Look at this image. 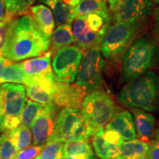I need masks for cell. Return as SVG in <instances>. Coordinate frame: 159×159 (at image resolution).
I'll return each mask as SVG.
<instances>
[{
  "instance_id": "obj_1",
  "label": "cell",
  "mask_w": 159,
  "mask_h": 159,
  "mask_svg": "<svg viewBox=\"0 0 159 159\" xmlns=\"http://www.w3.org/2000/svg\"><path fill=\"white\" fill-rule=\"evenodd\" d=\"M50 41L41 33L31 15L21 16L8 23L2 56L13 62L41 56L49 49Z\"/></svg>"
},
{
  "instance_id": "obj_2",
  "label": "cell",
  "mask_w": 159,
  "mask_h": 159,
  "mask_svg": "<svg viewBox=\"0 0 159 159\" xmlns=\"http://www.w3.org/2000/svg\"><path fill=\"white\" fill-rule=\"evenodd\" d=\"M119 103L130 108L155 111L159 108V77L153 71L127 83L117 95Z\"/></svg>"
},
{
  "instance_id": "obj_3",
  "label": "cell",
  "mask_w": 159,
  "mask_h": 159,
  "mask_svg": "<svg viewBox=\"0 0 159 159\" xmlns=\"http://www.w3.org/2000/svg\"><path fill=\"white\" fill-rule=\"evenodd\" d=\"M158 48L153 41L142 38L131 43L123 56L121 81L128 83L141 77L153 65Z\"/></svg>"
},
{
  "instance_id": "obj_4",
  "label": "cell",
  "mask_w": 159,
  "mask_h": 159,
  "mask_svg": "<svg viewBox=\"0 0 159 159\" xmlns=\"http://www.w3.org/2000/svg\"><path fill=\"white\" fill-rule=\"evenodd\" d=\"M96 132L80 109L64 108L57 116L54 131L48 141L64 143L87 141Z\"/></svg>"
},
{
  "instance_id": "obj_5",
  "label": "cell",
  "mask_w": 159,
  "mask_h": 159,
  "mask_svg": "<svg viewBox=\"0 0 159 159\" xmlns=\"http://www.w3.org/2000/svg\"><path fill=\"white\" fill-rule=\"evenodd\" d=\"M139 23L116 22L107 30L100 45L104 59L116 61L130 47L139 30Z\"/></svg>"
},
{
  "instance_id": "obj_6",
  "label": "cell",
  "mask_w": 159,
  "mask_h": 159,
  "mask_svg": "<svg viewBox=\"0 0 159 159\" xmlns=\"http://www.w3.org/2000/svg\"><path fill=\"white\" fill-rule=\"evenodd\" d=\"M116 111L112 97L101 90L89 93L84 97L81 105L83 116L96 131L108 124Z\"/></svg>"
},
{
  "instance_id": "obj_7",
  "label": "cell",
  "mask_w": 159,
  "mask_h": 159,
  "mask_svg": "<svg viewBox=\"0 0 159 159\" xmlns=\"http://www.w3.org/2000/svg\"><path fill=\"white\" fill-rule=\"evenodd\" d=\"M105 65L100 46H95L83 52L76 84L82 87L87 94L99 90L103 85L102 71Z\"/></svg>"
},
{
  "instance_id": "obj_8",
  "label": "cell",
  "mask_w": 159,
  "mask_h": 159,
  "mask_svg": "<svg viewBox=\"0 0 159 159\" xmlns=\"http://www.w3.org/2000/svg\"><path fill=\"white\" fill-rule=\"evenodd\" d=\"M0 97L4 111L2 132H5L21 124L20 116L27 102L26 89L22 85L4 83L0 85Z\"/></svg>"
},
{
  "instance_id": "obj_9",
  "label": "cell",
  "mask_w": 159,
  "mask_h": 159,
  "mask_svg": "<svg viewBox=\"0 0 159 159\" xmlns=\"http://www.w3.org/2000/svg\"><path fill=\"white\" fill-rule=\"evenodd\" d=\"M83 52L78 46L69 45L55 52L52 71L57 82L71 83L76 79Z\"/></svg>"
},
{
  "instance_id": "obj_10",
  "label": "cell",
  "mask_w": 159,
  "mask_h": 159,
  "mask_svg": "<svg viewBox=\"0 0 159 159\" xmlns=\"http://www.w3.org/2000/svg\"><path fill=\"white\" fill-rule=\"evenodd\" d=\"M109 11L116 22L141 23L151 14L152 0H110Z\"/></svg>"
},
{
  "instance_id": "obj_11",
  "label": "cell",
  "mask_w": 159,
  "mask_h": 159,
  "mask_svg": "<svg viewBox=\"0 0 159 159\" xmlns=\"http://www.w3.org/2000/svg\"><path fill=\"white\" fill-rule=\"evenodd\" d=\"M60 107L55 103L43 105L31 127L33 145H43L48 142L54 131Z\"/></svg>"
},
{
  "instance_id": "obj_12",
  "label": "cell",
  "mask_w": 159,
  "mask_h": 159,
  "mask_svg": "<svg viewBox=\"0 0 159 159\" xmlns=\"http://www.w3.org/2000/svg\"><path fill=\"white\" fill-rule=\"evenodd\" d=\"M53 53L49 50L36 58H32L22 62L25 74L26 86H30L35 83L46 80H55L51 66V57Z\"/></svg>"
},
{
  "instance_id": "obj_13",
  "label": "cell",
  "mask_w": 159,
  "mask_h": 159,
  "mask_svg": "<svg viewBox=\"0 0 159 159\" xmlns=\"http://www.w3.org/2000/svg\"><path fill=\"white\" fill-rule=\"evenodd\" d=\"M86 94V91L77 84L55 80L52 94L53 103L58 107L80 109Z\"/></svg>"
},
{
  "instance_id": "obj_14",
  "label": "cell",
  "mask_w": 159,
  "mask_h": 159,
  "mask_svg": "<svg viewBox=\"0 0 159 159\" xmlns=\"http://www.w3.org/2000/svg\"><path fill=\"white\" fill-rule=\"evenodd\" d=\"M72 30L77 46L83 52L95 46H100L104 38V35L91 30L84 18H76L74 20Z\"/></svg>"
},
{
  "instance_id": "obj_15",
  "label": "cell",
  "mask_w": 159,
  "mask_h": 159,
  "mask_svg": "<svg viewBox=\"0 0 159 159\" xmlns=\"http://www.w3.org/2000/svg\"><path fill=\"white\" fill-rule=\"evenodd\" d=\"M135 128L139 139L147 143L150 142L156 130L155 116L148 111L139 108H131Z\"/></svg>"
},
{
  "instance_id": "obj_16",
  "label": "cell",
  "mask_w": 159,
  "mask_h": 159,
  "mask_svg": "<svg viewBox=\"0 0 159 159\" xmlns=\"http://www.w3.org/2000/svg\"><path fill=\"white\" fill-rule=\"evenodd\" d=\"M105 129L116 131L126 141L137 138L134 118L128 111H116L110 122L105 125Z\"/></svg>"
},
{
  "instance_id": "obj_17",
  "label": "cell",
  "mask_w": 159,
  "mask_h": 159,
  "mask_svg": "<svg viewBox=\"0 0 159 159\" xmlns=\"http://www.w3.org/2000/svg\"><path fill=\"white\" fill-rule=\"evenodd\" d=\"M30 13L41 33L47 39L51 40L55 22L50 9L43 5H38L31 7Z\"/></svg>"
},
{
  "instance_id": "obj_18",
  "label": "cell",
  "mask_w": 159,
  "mask_h": 159,
  "mask_svg": "<svg viewBox=\"0 0 159 159\" xmlns=\"http://www.w3.org/2000/svg\"><path fill=\"white\" fill-rule=\"evenodd\" d=\"M75 11L76 18L97 14L107 21H111L110 11L105 0H81L75 7Z\"/></svg>"
},
{
  "instance_id": "obj_19",
  "label": "cell",
  "mask_w": 159,
  "mask_h": 159,
  "mask_svg": "<svg viewBox=\"0 0 159 159\" xmlns=\"http://www.w3.org/2000/svg\"><path fill=\"white\" fill-rule=\"evenodd\" d=\"M55 80L42 81L35 84L26 86V94L30 100L42 105L53 103L52 94Z\"/></svg>"
},
{
  "instance_id": "obj_20",
  "label": "cell",
  "mask_w": 159,
  "mask_h": 159,
  "mask_svg": "<svg viewBox=\"0 0 159 159\" xmlns=\"http://www.w3.org/2000/svg\"><path fill=\"white\" fill-rule=\"evenodd\" d=\"M95 153L100 159H119V145L109 142L104 136V128L99 129L92 138Z\"/></svg>"
},
{
  "instance_id": "obj_21",
  "label": "cell",
  "mask_w": 159,
  "mask_h": 159,
  "mask_svg": "<svg viewBox=\"0 0 159 159\" xmlns=\"http://www.w3.org/2000/svg\"><path fill=\"white\" fill-rule=\"evenodd\" d=\"M48 5L54 14L55 25L60 26L63 24H71L76 18L75 7L67 5L63 0H39Z\"/></svg>"
},
{
  "instance_id": "obj_22",
  "label": "cell",
  "mask_w": 159,
  "mask_h": 159,
  "mask_svg": "<svg viewBox=\"0 0 159 159\" xmlns=\"http://www.w3.org/2000/svg\"><path fill=\"white\" fill-rule=\"evenodd\" d=\"M51 47L49 49L53 54L62 47L69 46L76 42L73 34L71 24H63L57 27L53 32L51 37Z\"/></svg>"
},
{
  "instance_id": "obj_23",
  "label": "cell",
  "mask_w": 159,
  "mask_h": 159,
  "mask_svg": "<svg viewBox=\"0 0 159 159\" xmlns=\"http://www.w3.org/2000/svg\"><path fill=\"white\" fill-rule=\"evenodd\" d=\"M148 149L149 143L137 138L127 141L119 147V159H133L147 156Z\"/></svg>"
},
{
  "instance_id": "obj_24",
  "label": "cell",
  "mask_w": 159,
  "mask_h": 159,
  "mask_svg": "<svg viewBox=\"0 0 159 159\" xmlns=\"http://www.w3.org/2000/svg\"><path fill=\"white\" fill-rule=\"evenodd\" d=\"M8 22L16 18L29 14L35 0H3Z\"/></svg>"
},
{
  "instance_id": "obj_25",
  "label": "cell",
  "mask_w": 159,
  "mask_h": 159,
  "mask_svg": "<svg viewBox=\"0 0 159 159\" xmlns=\"http://www.w3.org/2000/svg\"><path fill=\"white\" fill-rule=\"evenodd\" d=\"M5 132L7 133V137L16 147L18 152L30 146L33 135L30 128L20 125L14 129Z\"/></svg>"
},
{
  "instance_id": "obj_26",
  "label": "cell",
  "mask_w": 159,
  "mask_h": 159,
  "mask_svg": "<svg viewBox=\"0 0 159 159\" xmlns=\"http://www.w3.org/2000/svg\"><path fill=\"white\" fill-rule=\"evenodd\" d=\"M25 82V74L24 72L22 63H13L11 61L4 69L1 83H23Z\"/></svg>"
},
{
  "instance_id": "obj_27",
  "label": "cell",
  "mask_w": 159,
  "mask_h": 159,
  "mask_svg": "<svg viewBox=\"0 0 159 159\" xmlns=\"http://www.w3.org/2000/svg\"><path fill=\"white\" fill-rule=\"evenodd\" d=\"M92 148L87 141L65 142L63 147V156H93Z\"/></svg>"
},
{
  "instance_id": "obj_28",
  "label": "cell",
  "mask_w": 159,
  "mask_h": 159,
  "mask_svg": "<svg viewBox=\"0 0 159 159\" xmlns=\"http://www.w3.org/2000/svg\"><path fill=\"white\" fill-rule=\"evenodd\" d=\"M43 106V105L42 104L33 102L30 99H27V102L20 116L21 125L27 128H31L41 111L42 110Z\"/></svg>"
},
{
  "instance_id": "obj_29",
  "label": "cell",
  "mask_w": 159,
  "mask_h": 159,
  "mask_svg": "<svg viewBox=\"0 0 159 159\" xmlns=\"http://www.w3.org/2000/svg\"><path fill=\"white\" fill-rule=\"evenodd\" d=\"M64 142L60 141H48L44 144L39 159H61Z\"/></svg>"
},
{
  "instance_id": "obj_30",
  "label": "cell",
  "mask_w": 159,
  "mask_h": 159,
  "mask_svg": "<svg viewBox=\"0 0 159 159\" xmlns=\"http://www.w3.org/2000/svg\"><path fill=\"white\" fill-rule=\"evenodd\" d=\"M18 150L7 137V133L4 132L0 136V158L13 159Z\"/></svg>"
},
{
  "instance_id": "obj_31",
  "label": "cell",
  "mask_w": 159,
  "mask_h": 159,
  "mask_svg": "<svg viewBox=\"0 0 159 159\" xmlns=\"http://www.w3.org/2000/svg\"><path fill=\"white\" fill-rule=\"evenodd\" d=\"M44 144L33 145L27 148L19 151L13 159H33L35 158L42 151Z\"/></svg>"
},
{
  "instance_id": "obj_32",
  "label": "cell",
  "mask_w": 159,
  "mask_h": 159,
  "mask_svg": "<svg viewBox=\"0 0 159 159\" xmlns=\"http://www.w3.org/2000/svg\"><path fill=\"white\" fill-rule=\"evenodd\" d=\"M147 158L148 159H159V129H156L153 136L149 142Z\"/></svg>"
},
{
  "instance_id": "obj_33",
  "label": "cell",
  "mask_w": 159,
  "mask_h": 159,
  "mask_svg": "<svg viewBox=\"0 0 159 159\" xmlns=\"http://www.w3.org/2000/svg\"><path fill=\"white\" fill-rule=\"evenodd\" d=\"M154 33L157 41L159 43V7H158L155 12L154 20Z\"/></svg>"
},
{
  "instance_id": "obj_34",
  "label": "cell",
  "mask_w": 159,
  "mask_h": 159,
  "mask_svg": "<svg viewBox=\"0 0 159 159\" xmlns=\"http://www.w3.org/2000/svg\"><path fill=\"white\" fill-rule=\"evenodd\" d=\"M11 62V61L5 58V57H0V84H2L1 78H2V75L4 69H5V67L6 66H7V64H9Z\"/></svg>"
},
{
  "instance_id": "obj_35",
  "label": "cell",
  "mask_w": 159,
  "mask_h": 159,
  "mask_svg": "<svg viewBox=\"0 0 159 159\" xmlns=\"http://www.w3.org/2000/svg\"><path fill=\"white\" fill-rule=\"evenodd\" d=\"M0 21H7L5 11V4H4L3 0H0Z\"/></svg>"
},
{
  "instance_id": "obj_36",
  "label": "cell",
  "mask_w": 159,
  "mask_h": 159,
  "mask_svg": "<svg viewBox=\"0 0 159 159\" xmlns=\"http://www.w3.org/2000/svg\"><path fill=\"white\" fill-rule=\"evenodd\" d=\"M61 159H97L94 155L93 156H69L62 157Z\"/></svg>"
},
{
  "instance_id": "obj_37",
  "label": "cell",
  "mask_w": 159,
  "mask_h": 159,
  "mask_svg": "<svg viewBox=\"0 0 159 159\" xmlns=\"http://www.w3.org/2000/svg\"><path fill=\"white\" fill-rule=\"evenodd\" d=\"M4 121V111H3V105L2 102L1 97H0V132H2V127Z\"/></svg>"
},
{
  "instance_id": "obj_38",
  "label": "cell",
  "mask_w": 159,
  "mask_h": 159,
  "mask_svg": "<svg viewBox=\"0 0 159 159\" xmlns=\"http://www.w3.org/2000/svg\"><path fill=\"white\" fill-rule=\"evenodd\" d=\"M67 5L71 6V7H75L81 0H63Z\"/></svg>"
},
{
  "instance_id": "obj_39",
  "label": "cell",
  "mask_w": 159,
  "mask_h": 159,
  "mask_svg": "<svg viewBox=\"0 0 159 159\" xmlns=\"http://www.w3.org/2000/svg\"><path fill=\"white\" fill-rule=\"evenodd\" d=\"M133 159H148V158H147V156H140V157H138V158H133Z\"/></svg>"
},
{
  "instance_id": "obj_40",
  "label": "cell",
  "mask_w": 159,
  "mask_h": 159,
  "mask_svg": "<svg viewBox=\"0 0 159 159\" xmlns=\"http://www.w3.org/2000/svg\"><path fill=\"white\" fill-rule=\"evenodd\" d=\"M153 1L155 2H156V3H158V4H159V0H153Z\"/></svg>"
},
{
  "instance_id": "obj_41",
  "label": "cell",
  "mask_w": 159,
  "mask_h": 159,
  "mask_svg": "<svg viewBox=\"0 0 159 159\" xmlns=\"http://www.w3.org/2000/svg\"><path fill=\"white\" fill-rule=\"evenodd\" d=\"M35 159H39V156H37V157H36V158H35Z\"/></svg>"
},
{
  "instance_id": "obj_42",
  "label": "cell",
  "mask_w": 159,
  "mask_h": 159,
  "mask_svg": "<svg viewBox=\"0 0 159 159\" xmlns=\"http://www.w3.org/2000/svg\"><path fill=\"white\" fill-rule=\"evenodd\" d=\"M105 1H108V2H109V1H110V0H105Z\"/></svg>"
},
{
  "instance_id": "obj_43",
  "label": "cell",
  "mask_w": 159,
  "mask_h": 159,
  "mask_svg": "<svg viewBox=\"0 0 159 159\" xmlns=\"http://www.w3.org/2000/svg\"><path fill=\"white\" fill-rule=\"evenodd\" d=\"M0 159H2V158H0Z\"/></svg>"
}]
</instances>
